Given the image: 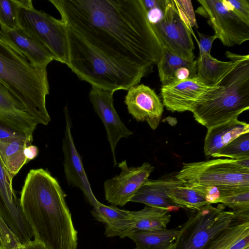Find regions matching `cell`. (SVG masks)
Returning <instances> with one entry per match:
<instances>
[{"label": "cell", "instance_id": "cell-1", "mask_svg": "<svg viewBox=\"0 0 249 249\" xmlns=\"http://www.w3.org/2000/svg\"><path fill=\"white\" fill-rule=\"evenodd\" d=\"M67 28L137 84L159 62L162 47L142 0H49Z\"/></svg>", "mask_w": 249, "mask_h": 249}, {"label": "cell", "instance_id": "cell-2", "mask_svg": "<svg viewBox=\"0 0 249 249\" xmlns=\"http://www.w3.org/2000/svg\"><path fill=\"white\" fill-rule=\"evenodd\" d=\"M57 180L46 169H31L20 193V204L34 239L48 249H76L77 231Z\"/></svg>", "mask_w": 249, "mask_h": 249}, {"label": "cell", "instance_id": "cell-3", "mask_svg": "<svg viewBox=\"0 0 249 249\" xmlns=\"http://www.w3.org/2000/svg\"><path fill=\"white\" fill-rule=\"evenodd\" d=\"M249 109V55H243L218 82L198 98L192 110L195 120L209 128L237 119Z\"/></svg>", "mask_w": 249, "mask_h": 249}, {"label": "cell", "instance_id": "cell-4", "mask_svg": "<svg viewBox=\"0 0 249 249\" xmlns=\"http://www.w3.org/2000/svg\"><path fill=\"white\" fill-rule=\"evenodd\" d=\"M0 83L37 124H49L51 118L46 104L50 89L47 69L34 68L0 39Z\"/></svg>", "mask_w": 249, "mask_h": 249}, {"label": "cell", "instance_id": "cell-5", "mask_svg": "<svg viewBox=\"0 0 249 249\" xmlns=\"http://www.w3.org/2000/svg\"><path fill=\"white\" fill-rule=\"evenodd\" d=\"M177 178L188 186L217 187L221 198L249 191V159H216L184 163Z\"/></svg>", "mask_w": 249, "mask_h": 249}, {"label": "cell", "instance_id": "cell-6", "mask_svg": "<svg viewBox=\"0 0 249 249\" xmlns=\"http://www.w3.org/2000/svg\"><path fill=\"white\" fill-rule=\"evenodd\" d=\"M68 46L67 65L79 79L91 87L116 91L137 84L97 56L77 35L66 28Z\"/></svg>", "mask_w": 249, "mask_h": 249}, {"label": "cell", "instance_id": "cell-7", "mask_svg": "<svg viewBox=\"0 0 249 249\" xmlns=\"http://www.w3.org/2000/svg\"><path fill=\"white\" fill-rule=\"evenodd\" d=\"M219 204H207L189 216L178 229L175 249H204L221 232L235 220L232 211Z\"/></svg>", "mask_w": 249, "mask_h": 249}, {"label": "cell", "instance_id": "cell-8", "mask_svg": "<svg viewBox=\"0 0 249 249\" xmlns=\"http://www.w3.org/2000/svg\"><path fill=\"white\" fill-rule=\"evenodd\" d=\"M18 23L53 54L54 60L67 64L68 46L66 27L61 19H56L41 10L19 6Z\"/></svg>", "mask_w": 249, "mask_h": 249}, {"label": "cell", "instance_id": "cell-9", "mask_svg": "<svg viewBox=\"0 0 249 249\" xmlns=\"http://www.w3.org/2000/svg\"><path fill=\"white\" fill-rule=\"evenodd\" d=\"M195 12L207 19L217 38L227 47L240 45L249 39V21L231 10L224 0H197Z\"/></svg>", "mask_w": 249, "mask_h": 249}, {"label": "cell", "instance_id": "cell-10", "mask_svg": "<svg viewBox=\"0 0 249 249\" xmlns=\"http://www.w3.org/2000/svg\"><path fill=\"white\" fill-rule=\"evenodd\" d=\"M151 26L162 48L185 59L195 60L191 33L180 17L173 0H167L163 17Z\"/></svg>", "mask_w": 249, "mask_h": 249}, {"label": "cell", "instance_id": "cell-11", "mask_svg": "<svg viewBox=\"0 0 249 249\" xmlns=\"http://www.w3.org/2000/svg\"><path fill=\"white\" fill-rule=\"evenodd\" d=\"M13 178L0 159V217L24 245L33 240V232L13 189Z\"/></svg>", "mask_w": 249, "mask_h": 249}, {"label": "cell", "instance_id": "cell-12", "mask_svg": "<svg viewBox=\"0 0 249 249\" xmlns=\"http://www.w3.org/2000/svg\"><path fill=\"white\" fill-rule=\"evenodd\" d=\"M121 172L107 179L104 184L106 199L115 206H123L148 179L154 167L148 162L138 167H129L126 160L118 164Z\"/></svg>", "mask_w": 249, "mask_h": 249}, {"label": "cell", "instance_id": "cell-13", "mask_svg": "<svg viewBox=\"0 0 249 249\" xmlns=\"http://www.w3.org/2000/svg\"><path fill=\"white\" fill-rule=\"evenodd\" d=\"M114 93L112 91L91 87L89 98L106 128L114 166H116L117 165L115 156L117 144L121 138H128L133 132L122 121L114 108Z\"/></svg>", "mask_w": 249, "mask_h": 249}, {"label": "cell", "instance_id": "cell-14", "mask_svg": "<svg viewBox=\"0 0 249 249\" xmlns=\"http://www.w3.org/2000/svg\"><path fill=\"white\" fill-rule=\"evenodd\" d=\"M66 126L63 140L64 170L70 186L79 188L91 206H95L99 201L91 190L86 175L82 158L75 146L71 132V124L67 107L64 108Z\"/></svg>", "mask_w": 249, "mask_h": 249}, {"label": "cell", "instance_id": "cell-15", "mask_svg": "<svg viewBox=\"0 0 249 249\" xmlns=\"http://www.w3.org/2000/svg\"><path fill=\"white\" fill-rule=\"evenodd\" d=\"M124 103L128 111L138 122H146L156 129L163 111V104L155 91L143 84L127 89Z\"/></svg>", "mask_w": 249, "mask_h": 249}, {"label": "cell", "instance_id": "cell-16", "mask_svg": "<svg viewBox=\"0 0 249 249\" xmlns=\"http://www.w3.org/2000/svg\"><path fill=\"white\" fill-rule=\"evenodd\" d=\"M0 39L34 68L47 69L48 65L54 60L47 49L20 27L12 30L0 27Z\"/></svg>", "mask_w": 249, "mask_h": 249}, {"label": "cell", "instance_id": "cell-17", "mask_svg": "<svg viewBox=\"0 0 249 249\" xmlns=\"http://www.w3.org/2000/svg\"><path fill=\"white\" fill-rule=\"evenodd\" d=\"M211 87L197 76L162 85L160 91L163 106L173 112L191 111L198 98Z\"/></svg>", "mask_w": 249, "mask_h": 249}, {"label": "cell", "instance_id": "cell-18", "mask_svg": "<svg viewBox=\"0 0 249 249\" xmlns=\"http://www.w3.org/2000/svg\"><path fill=\"white\" fill-rule=\"evenodd\" d=\"M182 185H185L177 178L176 174H170L157 180L148 179L131 198L130 202L163 208L169 211L178 210L180 207L171 200L168 194L175 187Z\"/></svg>", "mask_w": 249, "mask_h": 249}, {"label": "cell", "instance_id": "cell-19", "mask_svg": "<svg viewBox=\"0 0 249 249\" xmlns=\"http://www.w3.org/2000/svg\"><path fill=\"white\" fill-rule=\"evenodd\" d=\"M0 123L31 139L37 124L22 109L5 87L0 83Z\"/></svg>", "mask_w": 249, "mask_h": 249}, {"label": "cell", "instance_id": "cell-20", "mask_svg": "<svg viewBox=\"0 0 249 249\" xmlns=\"http://www.w3.org/2000/svg\"><path fill=\"white\" fill-rule=\"evenodd\" d=\"M157 65L163 86L196 77L197 59H185L164 48Z\"/></svg>", "mask_w": 249, "mask_h": 249}, {"label": "cell", "instance_id": "cell-21", "mask_svg": "<svg viewBox=\"0 0 249 249\" xmlns=\"http://www.w3.org/2000/svg\"><path fill=\"white\" fill-rule=\"evenodd\" d=\"M91 213L97 221L105 224V234L108 237L124 238L134 232L129 211L107 206L98 201Z\"/></svg>", "mask_w": 249, "mask_h": 249}, {"label": "cell", "instance_id": "cell-22", "mask_svg": "<svg viewBox=\"0 0 249 249\" xmlns=\"http://www.w3.org/2000/svg\"><path fill=\"white\" fill-rule=\"evenodd\" d=\"M207 129L204 153L212 156L240 135L249 132V124L234 119Z\"/></svg>", "mask_w": 249, "mask_h": 249}, {"label": "cell", "instance_id": "cell-23", "mask_svg": "<svg viewBox=\"0 0 249 249\" xmlns=\"http://www.w3.org/2000/svg\"><path fill=\"white\" fill-rule=\"evenodd\" d=\"M204 249H249V220L235 221Z\"/></svg>", "mask_w": 249, "mask_h": 249}, {"label": "cell", "instance_id": "cell-24", "mask_svg": "<svg viewBox=\"0 0 249 249\" xmlns=\"http://www.w3.org/2000/svg\"><path fill=\"white\" fill-rule=\"evenodd\" d=\"M168 210L145 206L142 209L130 211L134 232L162 230L167 229L171 215Z\"/></svg>", "mask_w": 249, "mask_h": 249}, {"label": "cell", "instance_id": "cell-25", "mask_svg": "<svg viewBox=\"0 0 249 249\" xmlns=\"http://www.w3.org/2000/svg\"><path fill=\"white\" fill-rule=\"evenodd\" d=\"M178 229L135 231L129 235L136 249H175Z\"/></svg>", "mask_w": 249, "mask_h": 249}, {"label": "cell", "instance_id": "cell-26", "mask_svg": "<svg viewBox=\"0 0 249 249\" xmlns=\"http://www.w3.org/2000/svg\"><path fill=\"white\" fill-rule=\"evenodd\" d=\"M237 60L221 61L211 54L205 53L197 59L196 76L206 85L213 86L234 66Z\"/></svg>", "mask_w": 249, "mask_h": 249}, {"label": "cell", "instance_id": "cell-27", "mask_svg": "<svg viewBox=\"0 0 249 249\" xmlns=\"http://www.w3.org/2000/svg\"><path fill=\"white\" fill-rule=\"evenodd\" d=\"M31 144L27 141H0V159L12 178L28 163L24 150Z\"/></svg>", "mask_w": 249, "mask_h": 249}, {"label": "cell", "instance_id": "cell-28", "mask_svg": "<svg viewBox=\"0 0 249 249\" xmlns=\"http://www.w3.org/2000/svg\"><path fill=\"white\" fill-rule=\"evenodd\" d=\"M168 196L180 208L197 211L204 206L209 204L202 195L186 185L175 187L168 193Z\"/></svg>", "mask_w": 249, "mask_h": 249}, {"label": "cell", "instance_id": "cell-29", "mask_svg": "<svg viewBox=\"0 0 249 249\" xmlns=\"http://www.w3.org/2000/svg\"><path fill=\"white\" fill-rule=\"evenodd\" d=\"M211 157L234 160L249 159V132L240 135Z\"/></svg>", "mask_w": 249, "mask_h": 249}, {"label": "cell", "instance_id": "cell-30", "mask_svg": "<svg viewBox=\"0 0 249 249\" xmlns=\"http://www.w3.org/2000/svg\"><path fill=\"white\" fill-rule=\"evenodd\" d=\"M18 0H0V26L6 30L20 27L18 18Z\"/></svg>", "mask_w": 249, "mask_h": 249}, {"label": "cell", "instance_id": "cell-31", "mask_svg": "<svg viewBox=\"0 0 249 249\" xmlns=\"http://www.w3.org/2000/svg\"><path fill=\"white\" fill-rule=\"evenodd\" d=\"M180 17L194 35L193 28H198L192 1L190 0H173Z\"/></svg>", "mask_w": 249, "mask_h": 249}, {"label": "cell", "instance_id": "cell-32", "mask_svg": "<svg viewBox=\"0 0 249 249\" xmlns=\"http://www.w3.org/2000/svg\"><path fill=\"white\" fill-rule=\"evenodd\" d=\"M189 187L202 195L208 204L218 203L219 200L221 197V192L217 187L211 185H193Z\"/></svg>", "mask_w": 249, "mask_h": 249}, {"label": "cell", "instance_id": "cell-33", "mask_svg": "<svg viewBox=\"0 0 249 249\" xmlns=\"http://www.w3.org/2000/svg\"><path fill=\"white\" fill-rule=\"evenodd\" d=\"M0 141H27L32 143L33 139L0 123Z\"/></svg>", "mask_w": 249, "mask_h": 249}, {"label": "cell", "instance_id": "cell-34", "mask_svg": "<svg viewBox=\"0 0 249 249\" xmlns=\"http://www.w3.org/2000/svg\"><path fill=\"white\" fill-rule=\"evenodd\" d=\"M227 6L233 12L249 21V0H224Z\"/></svg>", "mask_w": 249, "mask_h": 249}, {"label": "cell", "instance_id": "cell-35", "mask_svg": "<svg viewBox=\"0 0 249 249\" xmlns=\"http://www.w3.org/2000/svg\"><path fill=\"white\" fill-rule=\"evenodd\" d=\"M167 0H159L155 6L145 10L147 19L150 25L154 24L160 21L163 17Z\"/></svg>", "mask_w": 249, "mask_h": 249}, {"label": "cell", "instance_id": "cell-36", "mask_svg": "<svg viewBox=\"0 0 249 249\" xmlns=\"http://www.w3.org/2000/svg\"><path fill=\"white\" fill-rule=\"evenodd\" d=\"M199 37L198 42L199 54V56H201L205 53L211 54L212 44L214 40L217 38L215 35L210 36L205 35L202 33L197 32Z\"/></svg>", "mask_w": 249, "mask_h": 249}, {"label": "cell", "instance_id": "cell-37", "mask_svg": "<svg viewBox=\"0 0 249 249\" xmlns=\"http://www.w3.org/2000/svg\"><path fill=\"white\" fill-rule=\"evenodd\" d=\"M38 149L36 146L31 144L27 146L24 150V154L27 162L36 158L38 155Z\"/></svg>", "mask_w": 249, "mask_h": 249}, {"label": "cell", "instance_id": "cell-38", "mask_svg": "<svg viewBox=\"0 0 249 249\" xmlns=\"http://www.w3.org/2000/svg\"><path fill=\"white\" fill-rule=\"evenodd\" d=\"M20 249H48L40 242L33 240L24 245H22Z\"/></svg>", "mask_w": 249, "mask_h": 249}, {"label": "cell", "instance_id": "cell-39", "mask_svg": "<svg viewBox=\"0 0 249 249\" xmlns=\"http://www.w3.org/2000/svg\"><path fill=\"white\" fill-rule=\"evenodd\" d=\"M3 248H5L3 245V243H2L1 239V237H0V249H2Z\"/></svg>", "mask_w": 249, "mask_h": 249}, {"label": "cell", "instance_id": "cell-40", "mask_svg": "<svg viewBox=\"0 0 249 249\" xmlns=\"http://www.w3.org/2000/svg\"><path fill=\"white\" fill-rule=\"evenodd\" d=\"M5 249V248H3V249Z\"/></svg>", "mask_w": 249, "mask_h": 249}, {"label": "cell", "instance_id": "cell-41", "mask_svg": "<svg viewBox=\"0 0 249 249\" xmlns=\"http://www.w3.org/2000/svg\"></svg>", "mask_w": 249, "mask_h": 249}]
</instances>
